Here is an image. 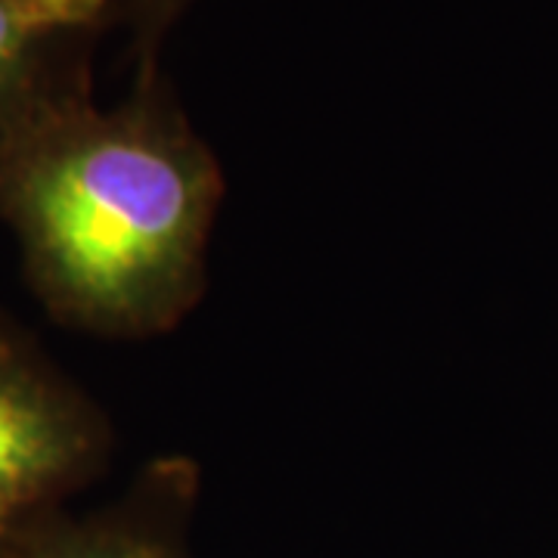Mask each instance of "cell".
<instances>
[{"label":"cell","instance_id":"5","mask_svg":"<svg viewBox=\"0 0 558 558\" xmlns=\"http://www.w3.org/2000/svg\"><path fill=\"white\" fill-rule=\"evenodd\" d=\"M196 0H112V20L119 16L131 32L137 72L156 69L161 40Z\"/></svg>","mask_w":558,"mask_h":558},{"label":"cell","instance_id":"1","mask_svg":"<svg viewBox=\"0 0 558 558\" xmlns=\"http://www.w3.org/2000/svg\"><path fill=\"white\" fill-rule=\"evenodd\" d=\"M223 174L159 69L116 106L65 97L0 149V218L53 317L94 336L174 329L205 282Z\"/></svg>","mask_w":558,"mask_h":558},{"label":"cell","instance_id":"2","mask_svg":"<svg viewBox=\"0 0 558 558\" xmlns=\"http://www.w3.org/2000/svg\"><path fill=\"white\" fill-rule=\"evenodd\" d=\"M106 457L109 425L97 403L0 319V558H16L60 519Z\"/></svg>","mask_w":558,"mask_h":558},{"label":"cell","instance_id":"3","mask_svg":"<svg viewBox=\"0 0 558 558\" xmlns=\"http://www.w3.org/2000/svg\"><path fill=\"white\" fill-rule=\"evenodd\" d=\"M112 0H0V149L65 97L94 87L90 47Z\"/></svg>","mask_w":558,"mask_h":558},{"label":"cell","instance_id":"4","mask_svg":"<svg viewBox=\"0 0 558 558\" xmlns=\"http://www.w3.org/2000/svg\"><path fill=\"white\" fill-rule=\"evenodd\" d=\"M193 490L186 465L161 462L116 506L81 519L62 512L16 558H190L183 531Z\"/></svg>","mask_w":558,"mask_h":558}]
</instances>
